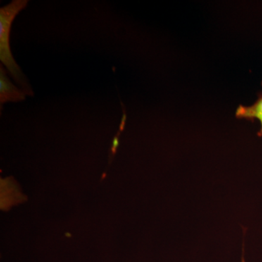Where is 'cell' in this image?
Here are the masks:
<instances>
[{
  "instance_id": "obj_1",
  "label": "cell",
  "mask_w": 262,
  "mask_h": 262,
  "mask_svg": "<svg viewBox=\"0 0 262 262\" xmlns=\"http://www.w3.org/2000/svg\"><path fill=\"white\" fill-rule=\"evenodd\" d=\"M27 0H13L0 9V60L8 69L13 79L29 96L34 93L27 77L17 64L10 48V34L15 16L28 4Z\"/></svg>"
},
{
  "instance_id": "obj_7",
  "label": "cell",
  "mask_w": 262,
  "mask_h": 262,
  "mask_svg": "<svg viewBox=\"0 0 262 262\" xmlns=\"http://www.w3.org/2000/svg\"><path fill=\"white\" fill-rule=\"evenodd\" d=\"M106 173H103V175L102 176V179L105 178V177H106Z\"/></svg>"
},
{
  "instance_id": "obj_5",
  "label": "cell",
  "mask_w": 262,
  "mask_h": 262,
  "mask_svg": "<svg viewBox=\"0 0 262 262\" xmlns=\"http://www.w3.org/2000/svg\"><path fill=\"white\" fill-rule=\"evenodd\" d=\"M123 116H122L121 123H120V130L122 131L124 130V127H125V122H126V114L125 113V110L123 108Z\"/></svg>"
},
{
  "instance_id": "obj_4",
  "label": "cell",
  "mask_w": 262,
  "mask_h": 262,
  "mask_svg": "<svg viewBox=\"0 0 262 262\" xmlns=\"http://www.w3.org/2000/svg\"><path fill=\"white\" fill-rule=\"evenodd\" d=\"M120 132H121V131L119 130L116 136H115L113 139V145H112L111 148L112 154H113V156H115V155L116 154L117 147H118L119 144H120V141H119V135H120Z\"/></svg>"
},
{
  "instance_id": "obj_6",
  "label": "cell",
  "mask_w": 262,
  "mask_h": 262,
  "mask_svg": "<svg viewBox=\"0 0 262 262\" xmlns=\"http://www.w3.org/2000/svg\"><path fill=\"white\" fill-rule=\"evenodd\" d=\"M65 235L67 236V237H69V238L72 237V234H71L70 232H66Z\"/></svg>"
},
{
  "instance_id": "obj_8",
  "label": "cell",
  "mask_w": 262,
  "mask_h": 262,
  "mask_svg": "<svg viewBox=\"0 0 262 262\" xmlns=\"http://www.w3.org/2000/svg\"><path fill=\"white\" fill-rule=\"evenodd\" d=\"M242 262H245L244 258L243 257Z\"/></svg>"
},
{
  "instance_id": "obj_3",
  "label": "cell",
  "mask_w": 262,
  "mask_h": 262,
  "mask_svg": "<svg viewBox=\"0 0 262 262\" xmlns=\"http://www.w3.org/2000/svg\"><path fill=\"white\" fill-rule=\"evenodd\" d=\"M236 117L239 119L252 120L256 119L261 123V129L258 133V136L262 137V95L258 97L257 101L251 106L239 105L236 110Z\"/></svg>"
},
{
  "instance_id": "obj_2",
  "label": "cell",
  "mask_w": 262,
  "mask_h": 262,
  "mask_svg": "<svg viewBox=\"0 0 262 262\" xmlns=\"http://www.w3.org/2000/svg\"><path fill=\"white\" fill-rule=\"evenodd\" d=\"M28 96L25 91L18 89L7 75L6 70L3 66L0 67V106L3 110V105L7 102H18L24 101Z\"/></svg>"
}]
</instances>
